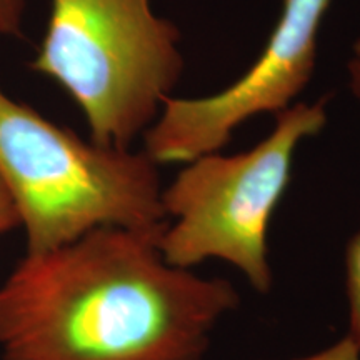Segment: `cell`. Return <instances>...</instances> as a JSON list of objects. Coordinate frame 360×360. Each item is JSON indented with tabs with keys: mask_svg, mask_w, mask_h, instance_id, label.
I'll use <instances>...</instances> for the list:
<instances>
[{
	"mask_svg": "<svg viewBox=\"0 0 360 360\" xmlns=\"http://www.w3.org/2000/svg\"><path fill=\"white\" fill-rule=\"evenodd\" d=\"M0 182L25 252L58 249L102 227L167 225L157 164L146 152L85 142L0 90Z\"/></svg>",
	"mask_w": 360,
	"mask_h": 360,
	"instance_id": "2",
	"label": "cell"
},
{
	"mask_svg": "<svg viewBox=\"0 0 360 360\" xmlns=\"http://www.w3.org/2000/svg\"><path fill=\"white\" fill-rule=\"evenodd\" d=\"M164 227H102L27 254L0 283V360H200L238 305L225 278L165 262Z\"/></svg>",
	"mask_w": 360,
	"mask_h": 360,
	"instance_id": "1",
	"label": "cell"
},
{
	"mask_svg": "<svg viewBox=\"0 0 360 360\" xmlns=\"http://www.w3.org/2000/svg\"><path fill=\"white\" fill-rule=\"evenodd\" d=\"M15 227H19L15 207L8 197L6 187L0 182V233H6Z\"/></svg>",
	"mask_w": 360,
	"mask_h": 360,
	"instance_id": "9",
	"label": "cell"
},
{
	"mask_svg": "<svg viewBox=\"0 0 360 360\" xmlns=\"http://www.w3.org/2000/svg\"><path fill=\"white\" fill-rule=\"evenodd\" d=\"M349 75H350V89L354 96L360 98V60L354 58L349 64Z\"/></svg>",
	"mask_w": 360,
	"mask_h": 360,
	"instance_id": "10",
	"label": "cell"
},
{
	"mask_svg": "<svg viewBox=\"0 0 360 360\" xmlns=\"http://www.w3.org/2000/svg\"><path fill=\"white\" fill-rule=\"evenodd\" d=\"M330 0H283L281 19L254 65L222 92L200 98L169 96L143 132V152L159 164L215 154L250 117L278 114L312 79L317 35Z\"/></svg>",
	"mask_w": 360,
	"mask_h": 360,
	"instance_id": "5",
	"label": "cell"
},
{
	"mask_svg": "<svg viewBox=\"0 0 360 360\" xmlns=\"http://www.w3.org/2000/svg\"><path fill=\"white\" fill-rule=\"evenodd\" d=\"M354 52H355V58H357V60H360V37H359V40L354 45Z\"/></svg>",
	"mask_w": 360,
	"mask_h": 360,
	"instance_id": "11",
	"label": "cell"
},
{
	"mask_svg": "<svg viewBox=\"0 0 360 360\" xmlns=\"http://www.w3.org/2000/svg\"><path fill=\"white\" fill-rule=\"evenodd\" d=\"M327 97L278 112L276 129L242 154L202 155L188 162L167 188L165 214L177 219L164 229L159 249L165 262L191 270L222 259L240 270L260 294L272 289L267 232L290 184L295 148L327 122Z\"/></svg>",
	"mask_w": 360,
	"mask_h": 360,
	"instance_id": "4",
	"label": "cell"
},
{
	"mask_svg": "<svg viewBox=\"0 0 360 360\" xmlns=\"http://www.w3.org/2000/svg\"><path fill=\"white\" fill-rule=\"evenodd\" d=\"M349 299V337L360 345V231L350 238L345 252Z\"/></svg>",
	"mask_w": 360,
	"mask_h": 360,
	"instance_id": "6",
	"label": "cell"
},
{
	"mask_svg": "<svg viewBox=\"0 0 360 360\" xmlns=\"http://www.w3.org/2000/svg\"><path fill=\"white\" fill-rule=\"evenodd\" d=\"M25 0H0V35H17Z\"/></svg>",
	"mask_w": 360,
	"mask_h": 360,
	"instance_id": "7",
	"label": "cell"
},
{
	"mask_svg": "<svg viewBox=\"0 0 360 360\" xmlns=\"http://www.w3.org/2000/svg\"><path fill=\"white\" fill-rule=\"evenodd\" d=\"M179 42V29L150 0H52L30 67L77 102L90 141L130 148L182 75Z\"/></svg>",
	"mask_w": 360,
	"mask_h": 360,
	"instance_id": "3",
	"label": "cell"
},
{
	"mask_svg": "<svg viewBox=\"0 0 360 360\" xmlns=\"http://www.w3.org/2000/svg\"><path fill=\"white\" fill-rule=\"evenodd\" d=\"M295 360H360V345L355 344L349 335H345L344 339L326 350Z\"/></svg>",
	"mask_w": 360,
	"mask_h": 360,
	"instance_id": "8",
	"label": "cell"
}]
</instances>
